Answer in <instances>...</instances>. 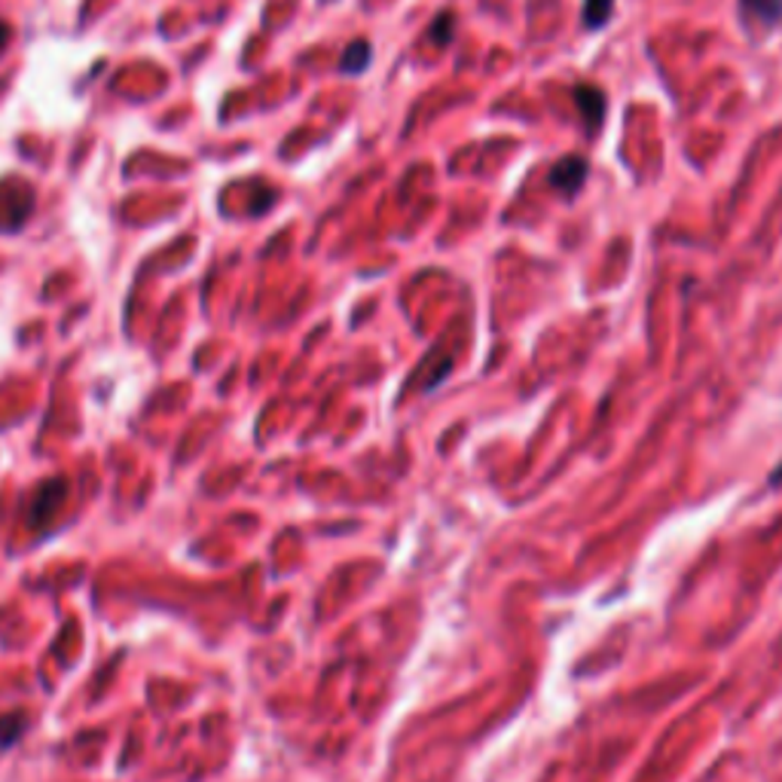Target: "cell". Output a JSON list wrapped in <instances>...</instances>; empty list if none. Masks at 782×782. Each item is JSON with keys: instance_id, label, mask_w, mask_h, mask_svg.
I'll return each mask as SVG.
<instances>
[{"instance_id": "1", "label": "cell", "mask_w": 782, "mask_h": 782, "mask_svg": "<svg viewBox=\"0 0 782 782\" xmlns=\"http://www.w3.org/2000/svg\"><path fill=\"white\" fill-rule=\"evenodd\" d=\"M34 212V190L19 178L0 184V233H15Z\"/></svg>"}, {"instance_id": "2", "label": "cell", "mask_w": 782, "mask_h": 782, "mask_svg": "<svg viewBox=\"0 0 782 782\" xmlns=\"http://www.w3.org/2000/svg\"><path fill=\"white\" fill-rule=\"evenodd\" d=\"M587 174H590V162L583 160V157H578V153H571V157H563V160L550 165V172H547V184L554 186L559 196L571 200V196H578V193L583 190Z\"/></svg>"}, {"instance_id": "3", "label": "cell", "mask_w": 782, "mask_h": 782, "mask_svg": "<svg viewBox=\"0 0 782 782\" xmlns=\"http://www.w3.org/2000/svg\"><path fill=\"white\" fill-rule=\"evenodd\" d=\"M571 101H575L578 114H581L587 135H597L602 129V122H606V110H609L606 93L599 86H590V83H578L575 93H571Z\"/></svg>"}, {"instance_id": "4", "label": "cell", "mask_w": 782, "mask_h": 782, "mask_svg": "<svg viewBox=\"0 0 782 782\" xmlns=\"http://www.w3.org/2000/svg\"><path fill=\"white\" fill-rule=\"evenodd\" d=\"M742 25L776 28L782 22V0H737Z\"/></svg>"}, {"instance_id": "5", "label": "cell", "mask_w": 782, "mask_h": 782, "mask_svg": "<svg viewBox=\"0 0 782 782\" xmlns=\"http://www.w3.org/2000/svg\"><path fill=\"white\" fill-rule=\"evenodd\" d=\"M371 62H373V50H371V43L367 41H352L349 46H345V53H343V58H340V71L343 74H364L367 67H371Z\"/></svg>"}, {"instance_id": "6", "label": "cell", "mask_w": 782, "mask_h": 782, "mask_svg": "<svg viewBox=\"0 0 782 782\" xmlns=\"http://www.w3.org/2000/svg\"><path fill=\"white\" fill-rule=\"evenodd\" d=\"M611 13H614V0H583L581 22L587 31H599L609 25Z\"/></svg>"}, {"instance_id": "7", "label": "cell", "mask_w": 782, "mask_h": 782, "mask_svg": "<svg viewBox=\"0 0 782 782\" xmlns=\"http://www.w3.org/2000/svg\"><path fill=\"white\" fill-rule=\"evenodd\" d=\"M452 13H440L438 19H435V25H431V31H428V41L435 43V46H447V43L452 41Z\"/></svg>"}, {"instance_id": "8", "label": "cell", "mask_w": 782, "mask_h": 782, "mask_svg": "<svg viewBox=\"0 0 782 782\" xmlns=\"http://www.w3.org/2000/svg\"><path fill=\"white\" fill-rule=\"evenodd\" d=\"M10 43V25L7 22H0V53H3V46Z\"/></svg>"}, {"instance_id": "9", "label": "cell", "mask_w": 782, "mask_h": 782, "mask_svg": "<svg viewBox=\"0 0 782 782\" xmlns=\"http://www.w3.org/2000/svg\"><path fill=\"white\" fill-rule=\"evenodd\" d=\"M776 480H782V468H780V471H776Z\"/></svg>"}]
</instances>
